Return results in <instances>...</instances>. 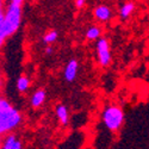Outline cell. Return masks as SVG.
I'll return each mask as SVG.
<instances>
[{
  "label": "cell",
  "instance_id": "9c48e42d",
  "mask_svg": "<svg viewBox=\"0 0 149 149\" xmlns=\"http://www.w3.org/2000/svg\"><path fill=\"white\" fill-rule=\"evenodd\" d=\"M56 116L58 118V120L61 122V124H66L68 123V119H69V115H68V110L65 105H58L56 107Z\"/></svg>",
  "mask_w": 149,
  "mask_h": 149
},
{
  "label": "cell",
  "instance_id": "30bf717a",
  "mask_svg": "<svg viewBox=\"0 0 149 149\" xmlns=\"http://www.w3.org/2000/svg\"><path fill=\"white\" fill-rule=\"evenodd\" d=\"M135 10V4L134 3H125L124 5H122L120 10H119V15L122 19H127L131 16V13Z\"/></svg>",
  "mask_w": 149,
  "mask_h": 149
},
{
  "label": "cell",
  "instance_id": "5bb4252c",
  "mask_svg": "<svg viewBox=\"0 0 149 149\" xmlns=\"http://www.w3.org/2000/svg\"><path fill=\"white\" fill-rule=\"evenodd\" d=\"M84 5H85V0H77V1H75V6L78 8H81Z\"/></svg>",
  "mask_w": 149,
  "mask_h": 149
},
{
  "label": "cell",
  "instance_id": "3957f363",
  "mask_svg": "<svg viewBox=\"0 0 149 149\" xmlns=\"http://www.w3.org/2000/svg\"><path fill=\"white\" fill-rule=\"evenodd\" d=\"M103 122L105 127L111 131H117L120 129L124 122V113L118 106H107L103 112Z\"/></svg>",
  "mask_w": 149,
  "mask_h": 149
},
{
  "label": "cell",
  "instance_id": "52a82bcc",
  "mask_svg": "<svg viewBox=\"0 0 149 149\" xmlns=\"http://www.w3.org/2000/svg\"><path fill=\"white\" fill-rule=\"evenodd\" d=\"M22 142L16 137L15 135H7V137L5 139L1 149H22Z\"/></svg>",
  "mask_w": 149,
  "mask_h": 149
},
{
  "label": "cell",
  "instance_id": "ba28073f",
  "mask_svg": "<svg viewBox=\"0 0 149 149\" xmlns=\"http://www.w3.org/2000/svg\"><path fill=\"white\" fill-rule=\"evenodd\" d=\"M45 100V92L43 90H37L31 97V105L33 107H40Z\"/></svg>",
  "mask_w": 149,
  "mask_h": 149
},
{
  "label": "cell",
  "instance_id": "277c9868",
  "mask_svg": "<svg viewBox=\"0 0 149 149\" xmlns=\"http://www.w3.org/2000/svg\"><path fill=\"white\" fill-rule=\"evenodd\" d=\"M97 55L98 61L103 67H106L111 62V52L110 45L106 38H99L97 42Z\"/></svg>",
  "mask_w": 149,
  "mask_h": 149
},
{
  "label": "cell",
  "instance_id": "5b68a950",
  "mask_svg": "<svg viewBox=\"0 0 149 149\" xmlns=\"http://www.w3.org/2000/svg\"><path fill=\"white\" fill-rule=\"evenodd\" d=\"M78 70H79V63H78V61L77 60H70L66 68H65V79L69 82L74 81L78 75Z\"/></svg>",
  "mask_w": 149,
  "mask_h": 149
},
{
  "label": "cell",
  "instance_id": "ac0fdd59",
  "mask_svg": "<svg viewBox=\"0 0 149 149\" xmlns=\"http://www.w3.org/2000/svg\"><path fill=\"white\" fill-rule=\"evenodd\" d=\"M0 146H1V136H0Z\"/></svg>",
  "mask_w": 149,
  "mask_h": 149
},
{
  "label": "cell",
  "instance_id": "8fae6325",
  "mask_svg": "<svg viewBox=\"0 0 149 149\" xmlns=\"http://www.w3.org/2000/svg\"><path fill=\"white\" fill-rule=\"evenodd\" d=\"M100 36H102V29L99 26H91L86 31V38L91 40V41L98 40Z\"/></svg>",
  "mask_w": 149,
  "mask_h": 149
},
{
  "label": "cell",
  "instance_id": "e0dca14e",
  "mask_svg": "<svg viewBox=\"0 0 149 149\" xmlns=\"http://www.w3.org/2000/svg\"><path fill=\"white\" fill-rule=\"evenodd\" d=\"M3 44H4V42H3V41H0V47H1Z\"/></svg>",
  "mask_w": 149,
  "mask_h": 149
},
{
  "label": "cell",
  "instance_id": "4fadbf2b",
  "mask_svg": "<svg viewBox=\"0 0 149 149\" xmlns=\"http://www.w3.org/2000/svg\"><path fill=\"white\" fill-rule=\"evenodd\" d=\"M57 40V32L56 31H48L45 35H44V42L47 44H52L54 43L55 41Z\"/></svg>",
  "mask_w": 149,
  "mask_h": 149
},
{
  "label": "cell",
  "instance_id": "d6986e66",
  "mask_svg": "<svg viewBox=\"0 0 149 149\" xmlns=\"http://www.w3.org/2000/svg\"><path fill=\"white\" fill-rule=\"evenodd\" d=\"M0 87H1V80H0Z\"/></svg>",
  "mask_w": 149,
  "mask_h": 149
},
{
  "label": "cell",
  "instance_id": "6da1fadb",
  "mask_svg": "<svg viewBox=\"0 0 149 149\" xmlns=\"http://www.w3.org/2000/svg\"><path fill=\"white\" fill-rule=\"evenodd\" d=\"M22 0H12L0 17V41H5L19 28L22 22Z\"/></svg>",
  "mask_w": 149,
  "mask_h": 149
},
{
  "label": "cell",
  "instance_id": "7c38bea8",
  "mask_svg": "<svg viewBox=\"0 0 149 149\" xmlns=\"http://www.w3.org/2000/svg\"><path fill=\"white\" fill-rule=\"evenodd\" d=\"M30 87V80L26 77H20L17 80V88L19 92H26Z\"/></svg>",
  "mask_w": 149,
  "mask_h": 149
},
{
  "label": "cell",
  "instance_id": "7a4b0ae2",
  "mask_svg": "<svg viewBox=\"0 0 149 149\" xmlns=\"http://www.w3.org/2000/svg\"><path fill=\"white\" fill-rule=\"evenodd\" d=\"M22 122L20 112L0 95V136L15 130Z\"/></svg>",
  "mask_w": 149,
  "mask_h": 149
},
{
  "label": "cell",
  "instance_id": "2e32d148",
  "mask_svg": "<svg viewBox=\"0 0 149 149\" xmlns=\"http://www.w3.org/2000/svg\"><path fill=\"white\" fill-rule=\"evenodd\" d=\"M53 52H54V50H53V48H52L50 45H48V47L45 48V53H47V54L50 55V54H53Z\"/></svg>",
  "mask_w": 149,
  "mask_h": 149
},
{
  "label": "cell",
  "instance_id": "8992f818",
  "mask_svg": "<svg viewBox=\"0 0 149 149\" xmlns=\"http://www.w3.org/2000/svg\"><path fill=\"white\" fill-rule=\"evenodd\" d=\"M93 15L98 20L107 22L111 17H112V11H111V8L107 5H99L94 8Z\"/></svg>",
  "mask_w": 149,
  "mask_h": 149
},
{
  "label": "cell",
  "instance_id": "9a60e30c",
  "mask_svg": "<svg viewBox=\"0 0 149 149\" xmlns=\"http://www.w3.org/2000/svg\"><path fill=\"white\" fill-rule=\"evenodd\" d=\"M3 13H4V1L0 0V17L3 16Z\"/></svg>",
  "mask_w": 149,
  "mask_h": 149
}]
</instances>
